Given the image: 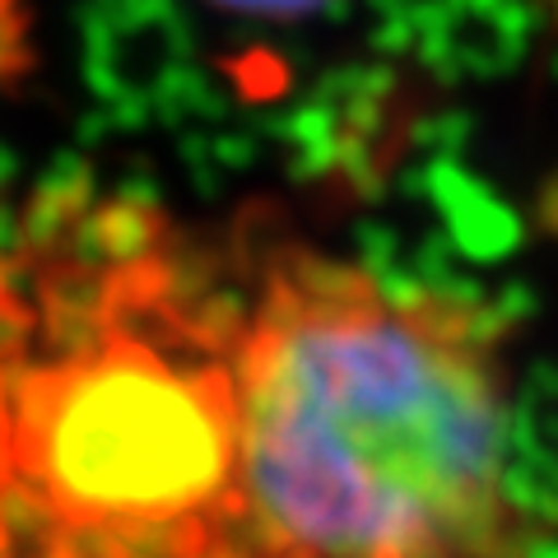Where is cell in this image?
<instances>
[{"instance_id": "6da1fadb", "label": "cell", "mask_w": 558, "mask_h": 558, "mask_svg": "<svg viewBox=\"0 0 558 558\" xmlns=\"http://www.w3.org/2000/svg\"><path fill=\"white\" fill-rule=\"evenodd\" d=\"M508 322L284 247L238 312V558H535Z\"/></svg>"}, {"instance_id": "7a4b0ae2", "label": "cell", "mask_w": 558, "mask_h": 558, "mask_svg": "<svg viewBox=\"0 0 558 558\" xmlns=\"http://www.w3.org/2000/svg\"><path fill=\"white\" fill-rule=\"evenodd\" d=\"M0 266V558H238V312L149 229Z\"/></svg>"}, {"instance_id": "3957f363", "label": "cell", "mask_w": 558, "mask_h": 558, "mask_svg": "<svg viewBox=\"0 0 558 558\" xmlns=\"http://www.w3.org/2000/svg\"><path fill=\"white\" fill-rule=\"evenodd\" d=\"M209 5H223L238 14H307L326 5V0H209Z\"/></svg>"}]
</instances>
